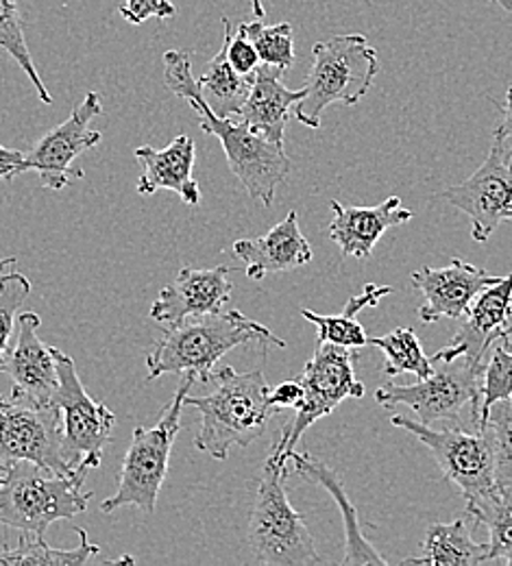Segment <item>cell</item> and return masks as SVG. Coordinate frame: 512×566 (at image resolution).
Here are the masks:
<instances>
[{
  "mask_svg": "<svg viewBox=\"0 0 512 566\" xmlns=\"http://www.w3.org/2000/svg\"><path fill=\"white\" fill-rule=\"evenodd\" d=\"M445 201L467 213L471 238L484 244L493 231L512 220V140L493 136L489 157L462 184L440 192Z\"/></svg>",
  "mask_w": 512,
  "mask_h": 566,
  "instance_id": "cell-13",
  "label": "cell"
},
{
  "mask_svg": "<svg viewBox=\"0 0 512 566\" xmlns=\"http://www.w3.org/2000/svg\"><path fill=\"white\" fill-rule=\"evenodd\" d=\"M53 355L60 384L51 403L62 417L64 453L74 471L87 473L101 467L105 447L114 433L116 415L87 395L71 355L58 347H53Z\"/></svg>",
  "mask_w": 512,
  "mask_h": 566,
  "instance_id": "cell-11",
  "label": "cell"
},
{
  "mask_svg": "<svg viewBox=\"0 0 512 566\" xmlns=\"http://www.w3.org/2000/svg\"><path fill=\"white\" fill-rule=\"evenodd\" d=\"M22 153L20 150H11V148H7V146H2L0 144V161L2 164H13V175H15V166L22 161Z\"/></svg>",
  "mask_w": 512,
  "mask_h": 566,
  "instance_id": "cell-39",
  "label": "cell"
},
{
  "mask_svg": "<svg viewBox=\"0 0 512 566\" xmlns=\"http://www.w3.org/2000/svg\"><path fill=\"white\" fill-rule=\"evenodd\" d=\"M164 83L199 114L201 132L219 138L231 172L244 186L249 197L264 208H271L278 188L291 172V159L284 146L255 134L242 120L233 123L231 118H219L201 98L199 83L192 74L190 53L168 51L164 55Z\"/></svg>",
  "mask_w": 512,
  "mask_h": 566,
  "instance_id": "cell-1",
  "label": "cell"
},
{
  "mask_svg": "<svg viewBox=\"0 0 512 566\" xmlns=\"http://www.w3.org/2000/svg\"><path fill=\"white\" fill-rule=\"evenodd\" d=\"M177 13L175 4L170 0H125L121 4V15L132 24H143L148 18H173Z\"/></svg>",
  "mask_w": 512,
  "mask_h": 566,
  "instance_id": "cell-36",
  "label": "cell"
},
{
  "mask_svg": "<svg viewBox=\"0 0 512 566\" xmlns=\"http://www.w3.org/2000/svg\"><path fill=\"white\" fill-rule=\"evenodd\" d=\"M251 7H253V13L255 18H264V7H262V0H251Z\"/></svg>",
  "mask_w": 512,
  "mask_h": 566,
  "instance_id": "cell-41",
  "label": "cell"
},
{
  "mask_svg": "<svg viewBox=\"0 0 512 566\" xmlns=\"http://www.w3.org/2000/svg\"><path fill=\"white\" fill-rule=\"evenodd\" d=\"M0 471V525L9 530L44 536L55 521L87 510L92 493H83L85 473L62 475L29 460L2 464Z\"/></svg>",
  "mask_w": 512,
  "mask_h": 566,
  "instance_id": "cell-4",
  "label": "cell"
},
{
  "mask_svg": "<svg viewBox=\"0 0 512 566\" xmlns=\"http://www.w3.org/2000/svg\"><path fill=\"white\" fill-rule=\"evenodd\" d=\"M13 264H15V258H0V273L7 271V269H11Z\"/></svg>",
  "mask_w": 512,
  "mask_h": 566,
  "instance_id": "cell-42",
  "label": "cell"
},
{
  "mask_svg": "<svg viewBox=\"0 0 512 566\" xmlns=\"http://www.w3.org/2000/svg\"><path fill=\"white\" fill-rule=\"evenodd\" d=\"M222 27H224L222 44L227 49V60H229L231 69L242 76H253L262 64L255 46L244 35H240L227 18H222Z\"/></svg>",
  "mask_w": 512,
  "mask_h": 566,
  "instance_id": "cell-35",
  "label": "cell"
},
{
  "mask_svg": "<svg viewBox=\"0 0 512 566\" xmlns=\"http://www.w3.org/2000/svg\"><path fill=\"white\" fill-rule=\"evenodd\" d=\"M305 94L294 105V118L307 129H321V114L330 105H358L379 72L377 51L365 35H334L312 49Z\"/></svg>",
  "mask_w": 512,
  "mask_h": 566,
  "instance_id": "cell-5",
  "label": "cell"
},
{
  "mask_svg": "<svg viewBox=\"0 0 512 566\" xmlns=\"http://www.w3.org/2000/svg\"><path fill=\"white\" fill-rule=\"evenodd\" d=\"M286 464L267 458L249 521V547L264 566H314L321 563L314 538L286 495Z\"/></svg>",
  "mask_w": 512,
  "mask_h": 566,
  "instance_id": "cell-6",
  "label": "cell"
},
{
  "mask_svg": "<svg viewBox=\"0 0 512 566\" xmlns=\"http://www.w3.org/2000/svg\"><path fill=\"white\" fill-rule=\"evenodd\" d=\"M229 266L217 269H190L184 266L175 282L161 287L150 305L148 316L155 323L179 325L192 316H206L222 312L231 298Z\"/></svg>",
  "mask_w": 512,
  "mask_h": 566,
  "instance_id": "cell-17",
  "label": "cell"
},
{
  "mask_svg": "<svg viewBox=\"0 0 512 566\" xmlns=\"http://www.w3.org/2000/svg\"><path fill=\"white\" fill-rule=\"evenodd\" d=\"M502 277L491 275L484 269L467 264L462 260H451L442 269L424 266L421 271L410 275L412 285L424 292V303L419 307V318L424 323H439L442 318L462 321L469 312L473 298L489 285L498 283Z\"/></svg>",
  "mask_w": 512,
  "mask_h": 566,
  "instance_id": "cell-15",
  "label": "cell"
},
{
  "mask_svg": "<svg viewBox=\"0 0 512 566\" xmlns=\"http://www.w3.org/2000/svg\"><path fill=\"white\" fill-rule=\"evenodd\" d=\"M356 352L330 343H316V352L303 368L299 384L303 399L296 406L293 421L282 429L271 455L280 464H289L301 436L318 419L332 415L345 399H363L365 384L354 375Z\"/></svg>",
  "mask_w": 512,
  "mask_h": 566,
  "instance_id": "cell-10",
  "label": "cell"
},
{
  "mask_svg": "<svg viewBox=\"0 0 512 566\" xmlns=\"http://www.w3.org/2000/svg\"><path fill=\"white\" fill-rule=\"evenodd\" d=\"M303 399V388L296 381H284L280 386H275L271 392H269V401L271 406L278 410V412H284V410H296V406L301 403Z\"/></svg>",
  "mask_w": 512,
  "mask_h": 566,
  "instance_id": "cell-37",
  "label": "cell"
},
{
  "mask_svg": "<svg viewBox=\"0 0 512 566\" xmlns=\"http://www.w3.org/2000/svg\"><path fill=\"white\" fill-rule=\"evenodd\" d=\"M471 521L489 527V563L512 566V486H500L487 505L471 514Z\"/></svg>",
  "mask_w": 512,
  "mask_h": 566,
  "instance_id": "cell-29",
  "label": "cell"
},
{
  "mask_svg": "<svg viewBox=\"0 0 512 566\" xmlns=\"http://www.w3.org/2000/svg\"><path fill=\"white\" fill-rule=\"evenodd\" d=\"M0 49L11 55L13 62L29 76V81L35 85L38 96L42 103L51 105L53 96L49 94L46 85L40 78V72L35 69V62L31 57V51L24 40L22 18L18 11V0H0Z\"/></svg>",
  "mask_w": 512,
  "mask_h": 566,
  "instance_id": "cell-31",
  "label": "cell"
},
{
  "mask_svg": "<svg viewBox=\"0 0 512 566\" xmlns=\"http://www.w3.org/2000/svg\"><path fill=\"white\" fill-rule=\"evenodd\" d=\"M480 427L493 442L498 486H512V397L495 401Z\"/></svg>",
  "mask_w": 512,
  "mask_h": 566,
  "instance_id": "cell-33",
  "label": "cell"
},
{
  "mask_svg": "<svg viewBox=\"0 0 512 566\" xmlns=\"http://www.w3.org/2000/svg\"><path fill=\"white\" fill-rule=\"evenodd\" d=\"M471 516L464 514L453 523H437L428 530L424 556L404 560V565L478 566L489 563V543H476L469 530Z\"/></svg>",
  "mask_w": 512,
  "mask_h": 566,
  "instance_id": "cell-24",
  "label": "cell"
},
{
  "mask_svg": "<svg viewBox=\"0 0 512 566\" xmlns=\"http://www.w3.org/2000/svg\"><path fill=\"white\" fill-rule=\"evenodd\" d=\"M395 287L390 285H375L366 283L365 290L358 296H352L338 316H325L316 314L312 310H301V316L310 321L318 332V343H330L336 347H345L352 352H358L368 345L365 327L358 323V314L365 307L377 305L384 296L393 294Z\"/></svg>",
  "mask_w": 512,
  "mask_h": 566,
  "instance_id": "cell-25",
  "label": "cell"
},
{
  "mask_svg": "<svg viewBox=\"0 0 512 566\" xmlns=\"http://www.w3.org/2000/svg\"><path fill=\"white\" fill-rule=\"evenodd\" d=\"M215 390L206 397L184 399V406L199 410L201 429L195 438L199 451L227 460L231 447H249L264 436L278 410L269 401V381L262 370L238 373L231 366L215 370Z\"/></svg>",
  "mask_w": 512,
  "mask_h": 566,
  "instance_id": "cell-3",
  "label": "cell"
},
{
  "mask_svg": "<svg viewBox=\"0 0 512 566\" xmlns=\"http://www.w3.org/2000/svg\"><path fill=\"white\" fill-rule=\"evenodd\" d=\"M0 482H2V478H0Z\"/></svg>",
  "mask_w": 512,
  "mask_h": 566,
  "instance_id": "cell-45",
  "label": "cell"
},
{
  "mask_svg": "<svg viewBox=\"0 0 512 566\" xmlns=\"http://www.w3.org/2000/svg\"><path fill=\"white\" fill-rule=\"evenodd\" d=\"M103 114L98 92H87L83 103L74 107L69 120L51 129L35 142V146L15 166V175L35 170L46 190H64L73 179H83V170L74 166L76 157L94 148L101 142V132L90 123Z\"/></svg>",
  "mask_w": 512,
  "mask_h": 566,
  "instance_id": "cell-14",
  "label": "cell"
},
{
  "mask_svg": "<svg viewBox=\"0 0 512 566\" xmlns=\"http://www.w3.org/2000/svg\"><path fill=\"white\" fill-rule=\"evenodd\" d=\"M432 359V357H430ZM432 375L410 386L384 384L375 390V401L384 408L406 406L426 424L458 423L464 406L473 408L471 421L478 427L482 401L484 366L460 355L449 361L432 359Z\"/></svg>",
  "mask_w": 512,
  "mask_h": 566,
  "instance_id": "cell-9",
  "label": "cell"
},
{
  "mask_svg": "<svg viewBox=\"0 0 512 566\" xmlns=\"http://www.w3.org/2000/svg\"><path fill=\"white\" fill-rule=\"evenodd\" d=\"M197 384L192 375H184L175 397L164 406L159 421L147 427H136L132 444L123 458L118 491L101 503V512L112 514L125 505H136L153 514L157 496L164 486L170 464V451L181 429L184 399Z\"/></svg>",
  "mask_w": 512,
  "mask_h": 566,
  "instance_id": "cell-7",
  "label": "cell"
},
{
  "mask_svg": "<svg viewBox=\"0 0 512 566\" xmlns=\"http://www.w3.org/2000/svg\"><path fill=\"white\" fill-rule=\"evenodd\" d=\"M493 2H498L502 9H506V11L512 13V0H493Z\"/></svg>",
  "mask_w": 512,
  "mask_h": 566,
  "instance_id": "cell-43",
  "label": "cell"
},
{
  "mask_svg": "<svg viewBox=\"0 0 512 566\" xmlns=\"http://www.w3.org/2000/svg\"><path fill=\"white\" fill-rule=\"evenodd\" d=\"M502 109V123L498 125L495 134L498 138H511L512 140V85L506 92V103L504 105H498Z\"/></svg>",
  "mask_w": 512,
  "mask_h": 566,
  "instance_id": "cell-38",
  "label": "cell"
},
{
  "mask_svg": "<svg viewBox=\"0 0 512 566\" xmlns=\"http://www.w3.org/2000/svg\"><path fill=\"white\" fill-rule=\"evenodd\" d=\"M512 323V273L500 282L484 287L469 312L460 321V327L449 347L432 355V359L449 361L460 355L476 364H487L491 347L502 338L504 329Z\"/></svg>",
  "mask_w": 512,
  "mask_h": 566,
  "instance_id": "cell-16",
  "label": "cell"
},
{
  "mask_svg": "<svg viewBox=\"0 0 512 566\" xmlns=\"http://www.w3.org/2000/svg\"><path fill=\"white\" fill-rule=\"evenodd\" d=\"M197 83L206 105L219 118H231V116H240L249 98L253 76H242L231 69L227 60V49L222 44L219 53L208 64L203 76L197 78Z\"/></svg>",
  "mask_w": 512,
  "mask_h": 566,
  "instance_id": "cell-26",
  "label": "cell"
},
{
  "mask_svg": "<svg viewBox=\"0 0 512 566\" xmlns=\"http://www.w3.org/2000/svg\"><path fill=\"white\" fill-rule=\"evenodd\" d=\"M18 460L35 462L62 475L81 473L66 460L60 410L13 390L11 399L0 397V467Z\"/></svg>",
  "mask_w": 512,
  "mask_h": 566,
  "instance_id": "cell-12",
  "label": "cell"
},
{
  "mask_svg": "<svg viewBox=\"0 0 512 566\" xmlns=\"http://www.w3.org/2000/svg\"><path fill=\"white\" fill-rule=\"evenodd\" d=\"M282 74L280 69L260 64L253 74L249 98L240 112V120L249 129L278 146H284L291 112L305 94V90H289L280 81Z\"/></svg>",
  "mask_w": 512,
  "mask_h": 566,
  "instance_id": "cell-22",
  "label": "cell"
},
{
  "mask_svg": "<svg viewBox=\"0 0 512 566\" xmlns=\"http://www.w3.org/2000/svg\"><path fill=\"white\" fill-rule=\"evenodd\" d=\"M79 534V547L76 549H53L44 536H31L22 534L20 543L15 547H4L0 549V566H79L87 565L101 547L90 543L87 532L76 527Z\"/></svg>",
  "mask_w": 512,
  "mask_h": 566,
  "instance_id": "cell-27",
  "label": "cell"
},
{
  "mask_svg": "<svg viewBox=\"0 0 512 566\" xmlns=\"http://www.w3.org/2000/svg\"><path fill=\"white\" fill-rule=\"evenodd\" d=\"M512 397V340L500 338L487 357L484 373H482V401H480V419L478 427L484 421L489 408L500 401Z\"/></svg>",
  "mask_w": 512,
  "mask_h": 566,
  "instance_id": "cell-32",
  "label": "cell"
},
{
  "mask_svg": "<svg viewBox=\"0 0 512 566\" xmlns=\"http://www.w3.org/2000/svg\"><path fill=\"white\" fill-rule=\"evenodd\" d=\"M42 325L40 314L24 312L18 316V340L9 349L2 373L11 377L13 390L35 403L49 406L58 390V364L53 347H46L38 336Z\"/></svg>",
  "mask_w": 512,
  "mask_h": 566,
  "instance_id": "cell-18",
  "label": "cell"
},
{
  "mask_svg": "<svg viewBox=\"0 0 512 566\" xmlns=\"http://www.w3.org/2000/svg\"><path fill=\"white\" fill-rule=\"evenodd\" d=\"M236 31L255 46L262 64L280 69L282 72L293 69L296 57H294L293 27L289 22H280L273 27H267L262 20L240 22Z\"/></svg>",
  "mask_w": 512,
  "mask_h": 566,
  "instance_id": "cell-30",
  "label": "cell"
},
{
  "mask_svg": "<svg viewBox=\"0 0 512 566\" xmlns=\"http://www.w3.org/2000/svg\"><path fill=\"white\" fill-rule=\"evenodd\" d=\"M502 338H509V340H512V323L504 329V334H502Z\"/></svg>",
  "mask_w": 512,
  "mask_h": 566,
  "instance_id": "cell-44",
  "label": "cell"
},
{
  "mask_svg": "<svg viewBox=\"0 0 512 566\" xmlns=\"http://www.w3.org/2000/svg\"><path fill=\"white\" fill-rule=\"evenodd\" d=\"M368 345L377 347L384 354L382 373L386 377L415 375L419 379H426L435 370L432 359L424 352L419 336L408 327H397L386 336L368 338Z\"/></svg>",
  "mask_w": 512,
  "mask_h": 566,
  "instance_id": "cell-28",
  "label": "cell"
},
{
  "mask_svg": "<svg viewBox=\"0 0 512 566\" xmlns=\"http://www.w3.org/2000/svg\"><path fill=\"white\" fill-rule=\"evenodd\" d=\"M233 255L244 264L249 280L260 282L273 273H289L312 260V247L301 233L296 212H291L267 235L233 242Z\"/></svg>",
  "mask_w": 512,
  "mask_h": 566,
  "instance_id": "cell-20",
  "label": "cell"
},
{
  "mask_svg": "<svg viewBox=\"0 0 512 566\" xmlns=\"http://www.w3.org/2000/svg\"><path fill=\"white\" fill-rule=\"evenodd\" d=\"M330 208L334 212L330 238L338 244L343 258H370L375 244L388 229L412 220V210L404 208L399 197H390L373 208H349L341 201H332Z\"/></svg>",
  "mask_w": 512,
  "mask_h": 566,
  "instance_id": "cell-19",
  "label": "cell"
},
{
  "mask_svg": "<svg viewBox=\"0 0 512 566\" xmlns=\"http://www.w3.org/2000/svg\"><path fill=\"white\" fill-rule=\"evenodd\" d=\"M240 345L286 349V343L280 336L238 310L192 316L166 329L153 345L147 357V381L175 373L192 375L197 381L208 384L220 357Z\"/></svg>",
  "mask_w": 512,
  "mask_h": 566,
  "instance_id": "cell-2",
  "label": "cell"
},
{
  "mask_svg": "<svg viewBox=\"0 0 512 566\" xmlns=\"http://www.w3.org/2000/svg\"><path fill=\"white\" fill-rule=\"evenodd\" d=\"M15 175H13V164H2L0 161V179H13Z\"/></svg>",
  "mask_w": 512,
  "mask_h": 566,
  "instance_id": "cell-40",
  "label": "cell"
},
{
  "mask_svg": "<svg viewBox=\"0 0 512 566\" xmlns=\"http://www.w3.org/2000/svg\"><path fill=\"white\" fill-rule=\"evenodd\" d=\"M289 462H293L296 473H301L307 482L325 489L336 501V505L341 507L343 527H345V558H343V565H386V560L366 541L361 521H358V512H356L354 503L349 501V495H347L343 482L338 480V475L332 469H327L321 460L312 458L310 453H299L296 449L291 453Z\"/></svg>",
  "mask_w": 512,
  "mask_h": 566,
  "instance_id": "cell-23",
  "label": "cell"
},
{
  "mask_svg": "<svg viewBox=\"0 0 512 566\" xmlns=\"http://www.w3.org/2000/svg\"><path fill=\"white\" fill-rule=\"evenodd\" d=\"M31 294V282L27 275L11 271L0 273V373L9 354V340L15 327L18 307Z\"/></svg>",
  "mask_w": 512,
  "mask_h": 566,
  "instance_id": "cell-34",
  "label": "cell"
},
{
  "mask_svg": "<svg viewBox=\"0 0 512 566\" xmlns=\"http://www.w3.org/2000/svg\"><path fill=\"white\" fill-rule=\"evenodd\" d=\"M195 155V140L186 134L177 136L166 148H136V157L145 166V172L138 179V192L148 197L157 190H170L179 195L186 206H199L201 190L192 177Z\"/></svg>",
  "mask_w": 512,
  "mask_h": 566,
  "instance_id": "cell-21",
  "label": "cell"
},
{
  "mask_svg": "<svg viewBox=\"0 0 512 566\" xmlns=\"http://www.w3.org/2000/svg\"><path fill=\"white\" fill-rule=\"evenodd\" d=\"M390 421L395 427L412 433L435 453L442 475L467 499L469 516L487 505L500 491L493 442L482 427H476V431H464L456 423L435 429L432 424L412 421L408 417H393Z\"/></svg>",
  "mask_w": 512,
  "mask_h": 566,
  "instance_id": "cell-8",
  "label": "cell"
}]
</instances>
